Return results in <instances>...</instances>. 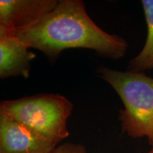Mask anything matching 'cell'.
Masks as SVG:
<instances>
[{
    "label": "cell",
    "instance_id": "2",
    "mask_svg": "<svg viewBox=\"0 0 153 153\" xmlns=\"http://www.w3.org/2000/svg\"><path fill=\"white\" fill-rule=\"evenodd\" d=\"M123 102L118 119L122 131L133 138L147 137L153 145V78L145 72L119 71L104 66L96 70Z\"/></svg>",
    "mask_w": 153,
    "mask_h": 153
},
{
    "label": "cell",
    "instance_id": "7",
    "mask_svg": "<svg viewBox=\"0 0 153 153\" xmlns=\"http://www.w3.org/2000/svg\"><path fill=\"white\" fill-rule=\"evenodd\" d=\"M148 33L144 46L136 56L129 61L128 70L145 72L153 69V0H142Z\"/></svg>",
    "mask_w": 153,
    "mask_h": 153
},
{
    "label": "cell",
    "instance_id": "4",
    "mask_svg": "<svg viewBox=\"0 0 153 153\" xmlns=\"http://www.w3.org/2000/svg\"><path fill=\"white\" fill-rule=\"evenodd\" d=\"M59 0H1L0 27L14 32L27 29L51 12Z\"/></svg>",
    "mask_w": 153,
    "mask_h": 153
},
{
    "label": "cell",
    "instance_id": "6",
    "mask_svg": "<svg viewBox=\"0 0 153 153\" xmlns=\"http://www.w3.org/2000/svg\"><path fill=\"white\" fill-rule=\"evenodd\" d=\"M26 44L19 39L16 32L0 27V78L30 75L31 62L35 53L29 51Z\"/></svg>",
    "mask_w": 153,
    "mask_h": 153
},
{
    "label": "cell",
    "instance_id": "1",
    "mask_svg": "<svg viewBox=\"0 0 153 153\" xmlns=\"http://www.w3.org/2000/svg\"><path fill=\"white\" fill-rule=\"evenodd\" d=\"M16 34L28 48L38 50L53 61L63 51L72 48L89 49L101 57L119 60L129 47L125 38L97 26L81 0H60L39 22Z\"/></svg>",
    "mask_w": 153,
    "mask_h": 153
},
{
    "label": "cell",
    "instance_id": "9",
    "mask_svg": "<svg viewBox=\"0 0 153 153\" xmlns=\"http://www.w3.org/2000/svg\"><path fill=\"white\" fill-rule=\"evenodd\" d=\"M146 153H153V145H151V148L150 149V150L148 152H147Z\"/></svg>",
    "mask_w": 153,
    "mask_h": 153
},
{
    "label": "cell",
    "instance_id": "5",
    "mask_svg": "<svg viewBox=\"0 0 153 153\" xmlns=\"http://www.w3.org/2000/svg\"><path fill=\"white\" fill-rule=\"evenodd\" d=\"M57 146L0 114V153H53Z\"/></svg>",
    "mask_w": 153,
    "mask_h": 153
},
{
    "label": "cell",
    "instance_id": "8",
    "mask_svg": "<svg viewBox=\"0 0 153 153\" xmlns=\"http://www.w3.org/2000/svg\"><path fill=\"white\" fill-rule=\"evenodd\" d=\"M53 153H86V149L82 145L68 143L57 146Z\"/></svg>",
    "mask_w": 153,
    "mask_h": 153
},
{
    "label": "cell",
    "instance_id": "3",
    "mask_svg": "<svg viewBox=\"0 0 153 153\" xmlns=\"http://www.w3.org/2000/svg\"><path fill=\"white\" fill-rule=\"evenodd\" d=\"M73 104L59 94H39L2 101L0 114L58 145L70 135L68 119Z\"/></svg>",
    "mask_w": 153,
    "mask_h": 153
}]
</instances>
